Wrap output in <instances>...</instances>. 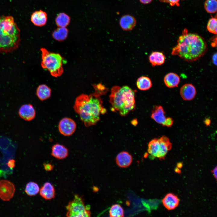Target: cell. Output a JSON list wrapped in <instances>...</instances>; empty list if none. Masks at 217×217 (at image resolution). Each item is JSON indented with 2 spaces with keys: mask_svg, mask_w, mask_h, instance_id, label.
Listing matches in <instances>:
<instances>
[{
  "mask_svg": "<svg viewBox=\"0 0 217 217\" xmlns=\"http://www.w3.org/2000/svg\"><path fill=\"white\" fill-rule=\"evenodd\" d=\"M93 86L95 92L89 95H79L74 106L75 111L86 127L96 124L100 120V114L106 112L100 96L105 94L108 89L101 83Z\"/></svg>",
  "mask_w": 217,
  "mask_h": 217,
  "instance_id": "obj_1",
  "label": "cell"
},
{
  "mask_svg": "<svg viewBox=\"0 0 217 217\" xmlns=\"http://www.w3.org/2000/svg\"><path fill=\"white\" fill-rule=\"evenodd\" d=\"M207 50V46L204 39L199 35L188 32L184 29L177 41V44L171 52L184 60L192 62L203 57Z\"/></svg>",
  "mask_w": 217,
  "mask_h": 217,
  "instance_id": "obj_2",
  "label": "cell"
},
{
  "mask_svg": "<svg viewBox=\"0 0 217 217\" xmlns=\"http://www.w3.org/2000/svg\"><path fill=\"white\" fill-rule=\"evenodd\" d=\"M20 41V31L11 16L0 17V52H11L18 48Z\"/></svg>",
  "mask_w": 217,
  "mask_h": 217,
  "instance_id": "obj_3",
  "label": "cell"
},
{
  "mask_svg": "<svg viewBox=\"0 0 217 217\" xmlns=\"http://www.w3.org/2000/svg\"><path fill=\"white\" fill-rule=\"evenodd\" d=\"M109 98L112 109L121 116L127 115L135 107L134 92L128 86H113Z\"/></svg>",
  "mask_w": 217,
  "mask_h": 217,
  "instance_id": "obj_4",
  "label": "cell"
},
{
  "mask_svg": "<svg viewBox=\"0 0 217 217\" xmlns=\"http://www.w3.org/2000/svg\"><path fill=\"white\" fill-rule=\"evenodd\" d=\"M42 52V67L46 69L55 77L60 76L63 74V58L58 53L50 52L44 48L41 49Z\"/></svg>",
  "mask_w": 217,
  "mask_h": 217,
  "instance_id": "obj_5",
  "label": "cell"
},
{
  "mask_svg": "<svg viewBox=\"0 0 217 217\" xmlns=\"http://www.w3.org/2000/svg\"><path fill=\"white\" fill-rule=\"evenodd\" d=\"M172 148L169 139L163 136L159 138H154L148 144V152L152 156L160 160L165 159Z\"/></svg>",
  "mask_w": 217,
  "mask_h": 217,
  "instance_id": "obj_6",
  "label": "cell"
},
{
  "mask_svg": "<svg viewBox=\"0 0 217 217\" xmlns=\"http://www.w3.org/2000/svg\"><path fill=\"white\" fill-rule=\"evenodd\" d=\"M67 217H90L89 206H85L82 196L75 194L73 200L70 201L66 206Z\"/></svg>",
  "mask_w": 217,
  "mask_h": 217,
  "instance_id": "obj_7",
  "label": "cell"
},
{
  "mask_svg": "<svg viewBox=\"0 0 217 217\" xmlns=\"http://www.w3.org/2000/svg\"><path fill=\"white\" fill-rule=\"evenodd\" d=\"M165 114L162 106H155L152 110L151 117L157 123L162 126L171 127L173 124V120L171 118L166 117Z\"/></svg>",
  "mask_w": 217,
  "mask_h": 217,
  "instance_id": "obj_8",
  "label": "cell"
},
{
  "mask_svg": "<svg viewBox=\"0 0 217 217\" xmlns=\"http://www.w3.org/2000/svg\"><path fill=\"white\" fill-rule=\"evenodd\" d=\"M76 128L75 122L72 119L68 118H62L58 125L59 131L62 134L65 136L72 135Z\"/></svg>",
  "mask_w": 217,
  "mask_h": 217,
  "instance_id": "obj_9",
  "label": "cell"
},
{
  "mask_svg": "<svg viewBox=\"0 0 217 217\" xmlns=\"http://www.w3.org/2000/svg\"><path fill=\"white\" fill-rule=\"evenodd\" d=\"M15 188L11 182L6 180L0 181V198L3 200L9 201L13 196Z\"/></svg>",
  "mask_w": 217,
  "mask_h": 217,
  "instance_id": "obj_10",
  "label": "cell"
},
{
  "mask_svg": "<svg viewBox=\"0 0 217 217\" xmlns=\"http://www.w3.org/2000/svg\"><path fill=\"white\" fill-rule=\"evenodd\" d=\"M20 117L26 121H30L35 117L36 111L30 104H25L21 106L18 111Z\"/></svg>",
  "mask_w": 217,
  "mask_h": 217,
  "instance_id": "obj_11",
  "label": "cell"
},
{
  "mask_svg": "<svg viewBox=\"0 0 217 217\" xmlns=\"http://www.w3.org/2000/svg\"><path fill=\"white\" fill-rule=\"evenodd\" d=\"M180 94L182 98L186 101L193 99L196 96L197 91L195 86L191 83H186L181 87Z\"/></svg>",
  "mask_w": 217,
  "mask_h": 217,
  "instance_id": "obj_12",
  "label": "cell"
},
{
  "mask_svg": "<svg viewBox=\"0 0 217 217\" xmlns=\"http://www.w3.org/2000/svg\"><path fill=\"white\" fill-rule=\"evenodd\" d=\"M47 20L46 13L41 10L36 11L32 14L31 21L35 26L42 27L45 25Z\"/></svg>",
  "mask_w": 217,
  "mask_h": 217,
  "instance_id": "obj_13",
  "label": "cell"
},
{
  "mask_svg": "<svg viewBox=\"0 0 217 217\" xmlns=\"http://www.w3.org/2000/svg\"><path fill=\"white\" fill-rule=\"evenodd\" d=\"M180 200L178 197L172 193L167 194L163 198L162 202L164 206L168 210H172L178 206Z\"/></svg>",
  "mask_w": 217,
  "mask_h": 217,
  "instance_id": "obj_14",
  "label": "cell"
},
{
  "mask_svg": "<svg viewBox=\"0 0 217 217\" xmlns=\"http://www.w3.org/2000/svg\"><path fill=\"white\" fill-rule=\"evenodd\" d=\"M132 157L128 152L122 151L119 153L116 158L117 165L121 168L129 167L132 162Z\"/></svg>",
  "mask_w": 217,
  "mask_h": 217,
  "instance_id": "obj_15",
  "label": "cell"
},
{
  "mask_svg": "<svg viewBox=\"0 0 217 217\" xmlns=\"http://www.w3.org/2000/svg\"><path fill=\"white\" fill-rule=\"evenodd\" d=\"M136 24L135 18L129 14L123 15L119 20L120 27L123 30L126 31L132 30L135 27Z\"/></svg>",
  "mask_w": 217,
  "mask_h": 217,
  "instance_id": "obj_16",
  "label": "cell"
},
{
  "mask_svg": "<svg viewBox=\"0 0 217 217\" xmlns=\"http://www.w3.org/2000/svg\"><path fill=\"white\" fill-rule=\"evenodd\" d=\"M39 193L41 196L46 200L53 199L55 195L54 187L49 182H46L44 184L39 190Z\"/></svg>",
  "mask_w": 217,
  "mask_h": 217,
  "instance_id": "obj_17",
  "label": "cell"
},
{
  "mask_svg": "<svg viewBox=\"0 0 217 217\" xmlns=\"http://www.w3.org/2000/svg\"><path fill=\"white\" fill-rule=\"evenodd\" d=\"M51 155L57 159H63L68 156V150L63 145L57 143L52 146Z\"/></svg>",
  "mask_w": 217,
  "mask_h": 217,
  "instance_id": "obj_18",
  "label": "cell"
},
{
  "mask_svg": "<svg viewBox=\"0 0 217 217\" xmlns=\"http://www.w3.org/2000/svg\"><path fill=\"white\" fill-rule=\"evenodd\" d=\"M179 76L176 74L170 72L167 74L165 76L164 81L166 86L169 88H172L178 86L180 82Z\"/></svg>",
  "mask_w": 217,
  "mask_h": 217,
  "instance_id": "obj_19",
  "label": "cell"
},
{
  "mask_svg": "<svg viewBox=\"0 0 217 217\" xmlns=\"http://www.w3.org/2000/svg\"><path fill=\"white\" fill-rule=\"evenodd\" d=\"M150 63L153 66L159 65L164 63L165 60V57L162 52H153L149 57Z\"/></svg>",
  "mask_w": 217,
  "mask_h": 217,
  "instance_id": "obj_20",
  "label": "cell"
},
{
  "mask_svg": "<svg viewBox=\"0 0 217 217\" xmlns=\"http://www.w3.org/2000/svg\"><path fill=\"white\" fill-rule=\"evenodd\" d=\"M51 89L45 84L39 85L36 90V96L42 101L49 98L51 96Z\"/></svg>",
  "mask_w": 217,
  "mask_h": 217,
  "instance_id": "obj_21",
  "label": "cell"
},
{
  "mask_svg": "<svg viewBox=\"0 0 217 217\" xmlns=\"http://www.w3.org/2000/svg\"><path fill=\"white\" fill-rule=\"evenodd\" d=\"M70 17L64 12L58 14L55 19V23L58 27H66L70 24Z\"/></svg>",
  "mask_w": 217,
  "mask_h": 217,
  "instance_id": "obj_22",
  "label": "cell"
},
{
  "mask_svg": "<svg viewBox=\"0 0 217 217\" xmlns=\"http://www.w3.org/2000/svg\"><path fill=\"white\" fill-rule=\"evenodd\" d=\"M138 89L141 90H146L149 89L152 84L150 79L148 77L143 76L139 77L136 82Z\"/></svg>",
  "mask_w": 217,
  "mask_h": 217,
  "instance_id": "obj_23",
  "label": "cell"
},
{
  "mask_svg": "<svg viewBox=\"0 0 217 217\" xmlns=\"http://www.w3.org/2000/svg\"><path fill=\"white\" fill-rule=\"evenodd\" d=\"M68 32V30L66 27H58L53 32L52 35L56 40L62 41L67 38Z\"/></svg>",
  "mask_w": 217,
  "mask_h": 217,
  "instance_id": "obj_24",
  "label": "cell"
},
{
  "mask_svg": "<svg viewBox=\"0 0 217 217\" xmlns=\"http://www.w3.org/2000/svg\"><path fill=\"white\" fill-rule=\"evenodd\" d=\"M111 217H122L124 216V211L122 207L119 204L112 205L109 211Z\"/></svg>",
  "mask_w": 217,
  "mask_h": 217,
  "instance_id": "obj_25",
  "label": "cell"
},
{
  "mask_svg": "<svg viewBox=\"0 0 217 217\" xmlns=\"http://www.w3.org/2000/svg\"><path fill=\"white\" fill-rule=\"evenodd\" d=\"M39 190V187L37 183L30 182L27 184L25 191L28 195L33 196L37 194Z\"/></svg>",
  "mask_w": 217,
  "mask_h": 217,
  "instance_id": "obj_26",
  "label": "cell"
},
{
  "mask_svg": "<svg viewBox=\"0 0 217 217\" xmlns=\"http://www.w3.org/2000/svg\"><path fill=\"white\" fill-rule=\"evenodd\" d=\"M204 8L206 11L209 13H215L217 10V0H206L205 2Z\"/></svg>",
  "mask_w": 217,
  "mask_h": 217,
  "instance_id": "obj_27",
  "label": "cell"
},
{
  "mask_svg": "<svg viewBox=\"0 0 217 217\" xmlns=\"http://www.w3.org/2000/svg\"><path fill=\"white\" fill-rule=\"evenodd\" d=\"M217 24L216 18L212 17L210 18L209 20L207 25V29L210 33L217 34Z\"/></svg>",
  "mask_w": 217,
  "mask_h": 217,
  "instance_id": "obj_28",
  "label": "cell"
},
{
  "mask_svg": "<svg viewBox=\"0 0 217 217\" xmlns=\"http://www.w3.org/2000/svg\"><path fill=\"white\" fill-rule=\"evenodd\" d=\"M159 1L162 2L168 3L171 6L176 5L178 6L179 5V2L180 0H159Z\"/></svg>",
  "mask_w": 217,
  "mask_h": 217,
  "instance_id": "obj_29",
  "label": "cell"
},
{
  "mask_svg": "<svg viewBox=\"0 0 217 217\" xmlns=\"http://www.w3.org/2000/svg\"><path fill=\"white\" fill-rule=\"evenodd\" d=\"M45 169L47 171H50L54 168V166L50 163H44L43 164Z\"/></svg>",
  "mask_w": 217,
  "mask_h": 217,
  "instance_id": "obj_30",
  "label": "cell"
},
{
  "mask_svg": "<svg viewBox=\"0 0 217 217\" xmlns=\"http://www.w3.org/2000/svg\"><path fill=\"white\" fill-rule=\"evenodd\" d=\"M15 161L14 160L11 159L10 160L8 164V166L11 168H13L15 166Z\"/></svg>",
  "mask_w": 217,
  "mask_h": 217,
  "instance_id": "obj_31",
  "label": "cell"
},
{
  "mask_svg": "<svg viewBox=\"0 0 217 217\" xmlns=\"http://www.w3.org/2000/svg\"><path fill=\"white\" fill-rule=\"evenodd\" d=\"M217 167L216 166L215 168L212 171V173L213 176H214L216 180L217 179Z\"/></svg>",
  "mask_w": 217,
  "mask_h": 217,
  "instance_id": "obj_32",
  "label": "cell"
},
{
  "mask_svg": "<svg viewBox=\"0 0 217 217\" xmlns=\"http://www.w3.org/2000/svg\"><path fill=\"white\" fill-rule=\"evenodd\" d=\"M152 0H140V2L144 4H148L152 1Z\"/></svg>",
  "mask_w": 217,
  "mask_h": 217,
  "instance_id": "obj_33",
  "label": "cell"
},
{
  "mask_svg": "<svg viewBox=\"0 0 217 217\" xmlns=\"http://www.w3.org/2000/svg\"><path fill=\"white\" fill-rule=\"evenodd\" d=\"M216 59H217V54H216V53H215V54H214V55H213L212 57V60L213 63L215 65H216L217 64Z\"/></svg>",
  "mask_w": 217,
  "mask_h": 217,
  "instance_id": "obj_34",
  "label": "cell"
},
{
  "mask_svg": "<svg viewBox=\"0 0 217 217\" xmlns=\"http://www.w3.org/2000/svg\"><path fill=\"white\" fill-rule=\"evenodd\" d=\"M210 123V121L209 119H206L205 120V124L207 125H209Z\"/></svg>",
  "mask_w": 217,
  "mask_h": 217,
  "instance_id": "obj_35",
  "label": "cell"
}]
</instances>
